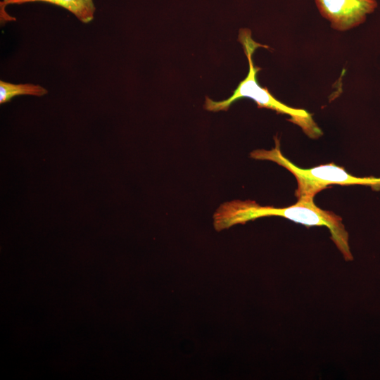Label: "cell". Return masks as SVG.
Returning a JSON list of instances; mask_svg holds the SVG:
<instances>
[{
	"mask_svg": "<svg viewBox=\"0 0 380 380\" xmlns=\"http://www.w3.org/2000/svg\"><path fill=\"white\" fill-rule=\"evenodd\" d=\"M239 39L248 58V74L239 82L229 98L223 101H215L207 97L205 108L213 112L227 110L236 101L243 98H249L253 100L259 108H267L279 113L289 115L291 118L289 120L301 127L303 131L310 138H317L321 136L322 130L317 125L310 113L304 109L288 106L274 97L267 88L262 87L259 84L257 74L260 68L254 65L253 55L258 47L267 48V46L255 42L251 37V31L246 29L239 32Z\"/></svg>",
	"mask_w": 380,
	"mask_h": 380,
	"instance_id": "2",
	"label": "cell"
},
{
	"mask_svg": "<svg viewBox=\"0 0 380 380\" xmlns=\"http://www.w3.org/2000/svg\"><path fill=\"white\" fill-rule=\"evenodd\" d=\"M274 141L275 146L273 148L255 150L251 153V157L274 162L292 173L298 184L295 193L297 200H314L318 192L332 184H360L380 189V177H357L334 163L308 169L300 168L282 154L279 140L275 138Z\"/></svg>",
	"mask_w": 380,
	"mask_h": 380,
	"instance_id": "3",
	"label": "cell"
},
{
	"mask_svg": "<svg viewBox=\"0 0 380 380\" xmlns=\"http://www.w3.org/2000/svg\"><path fill=\"white\" fill-rule=\"evenodd\" d=\"M321 15L331 27L346 31L362 23L376 7L375 0H315Z\"/></svg>",
	"mask_w": 380,
	"mask_h": 380,
	"instance_id": "4",
	"label": "cell"
},
{
	"mask_svg": "<svg viewBox=\"0 0 380 380\" xmlns=\"http://www.w3.org/2000/svg\"><path fill=\"white\" fill-rule=\"evenodd\" d=\"M47 90L38 84H13L0 81V103L9 101L11 99L19 95H32L41 96L47 94Z\"/></svg>",
	"mask_w": 380,
	"mask_h": 380,
	"instance_id": "6",
	"label": "cell"
},
{
	"mask_svg": "<svg viewBox=\"0 0 380 380\" xmlns=\"http://www.w3.org/2000/svg\"><path fill=\"white\" fill-rule=\"evenodd\" d=\"M30 2H44L62 7L72 13L84 23L91 22L94 18L96 10L93 0H1L0 1L1 18L6 15L4 9L11 4H22Z\"/></svg>",
	"mask_w": 380,
	"mask_h": 380,
	"instance_id": "5",
	"label": "cell"
},
{
	"mask_svg": "<svg viewBox=\"0 0 380 380\" xmlns=\"http://www.w3.org/2000/svg\"><path fill=\"white\" fill-rule=\"evenodd\" d=\"M267 216H279L307 227L324 226L330 232L331 239L346 260H352L348 233L342 218L334 213L317 207L314 200H297L296 204L285 208L262 206L253 201L235 200L222 203L213 215V224L221 231L238 224Z\"/></svg>",
	"mask_w": 380,
	"mask_h": 380,
	"instance_id": "1",
	"label": "cell"
}]
</instances>
